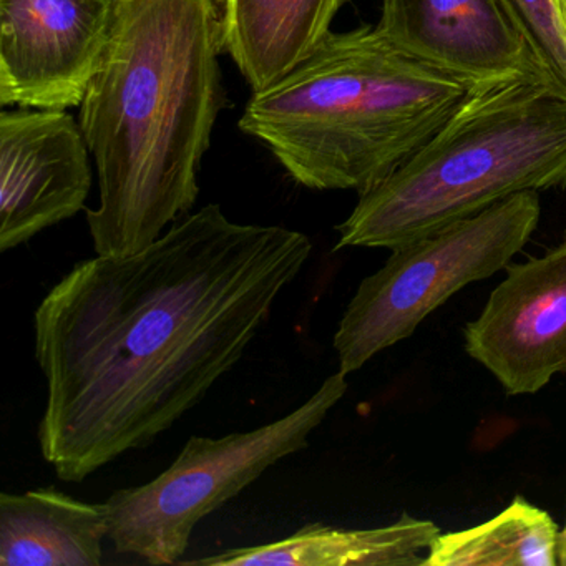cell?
<instances>
[{
	"label": "cell",
	"mask_w": 566,
	"mask_h": 566,
	"mask_svg": "<svg viewBox=\"0 0 566 566\" xmlns=\"http://www.w3.org/2000/svg\"><path fill=\"white\" fill-rule=\"evenodd\" d=\"M311 250L300 231L234 223L207 205L137 253L75 264L34 316L48 380L39 443L59 479L84 482L198 406Z\"/></svg>",
	"instance_id": "6da1fadb"
},
{
	"label": "cell",
	"mask_w": 566,
	"mask_h": 566,
	"mask_svg": "<svg viewBox=\"0 0 566 566\" xmlns=\"http://www.w3.org/2000/svg\"><path fill=\"white\" fill-rule=\"evenodd\" d=\"M217 0H117L114 31L81 104L101 203L98 256H128L190 213L227 105Z\"/></svg>",
	"instance_id": "7a4b0ae2"
},
{
	"label": "cell",
	"mask_w": 566,
	"mask_h": 566,
	"mask_svg": "<svg viewBox=\"0 0 566 566\" xmlns=\"http://www.w3.org/2000/svg\"><path fill=\"white\" fill-rule=\"evenodd\" d=\"M472 92L363 25L331 31L290 74L253 92L240 128L303 187L360 197L412 157Z\"/></svg>",
	"instance_id": "3957f363"
},
{
	"label": "cell",
	"mask_w": 566,
	"mask_h": 566,
	"mask_svg": "<svg viewBox=\"0 0 566 566\" xmlns=\"http://www.w3.org/2000/svg\"><path fill=\"white\" fill-rule=\"evenodd\" d=\"M566 188V95L539 81L473 91L336 228V250L394 248L523 193Z\"/></svg>",
	"instance_id": "277c9868"
},
{
	"label": "cell",
	"mask_w": 566,
	"mask_h": 566,
	"mask_svg": "<svg viewBox=\"0 0 566 566\" xmlns=\"http://www.w3.org/2000/svg\"><path fill=\"white\" fill-rule=\"evenodd\" d=\"M538 191L513 195L475 217L394 248L364 277L334 336L340 373L363 369L377 354L409 339L437 307L469 284L505 270L535 233Z\"/></svg>",
	"instance_id": "5b68a950"
},
{
	"label": "cell",
	"mask_w": 566,
	"mask_h": 566,
	"mask_svg": "<svg viewBox=\"0 0 566 566\" xmlns=\"http://www.w3.org/2000/svg\"><path fill=\"white\" fill-rule=\"evenodd\" d=\"M337 370L293 412L260 429L213 439L190 437L164 473L140 486L117 490L105 502L111 542L150 565H174L190 546L191 533L260 479L270 467L310 446V437L346 396Z\"/></svg>",
	"instance_id": "8992f818"
},
{
	"label": "cell",
	"mask_w": 566,
	"mask_h": 566,
	"mask_svg": "<svg viewBox=\"0 0 566 566\" xmlns=\"http://www.w3.org/2000/svg\"><path fill=\"white\" fill-rule=\"evenodd\" d=\"M117 0H0V105L81 107L114 31Z\"/></svg>",
	"instance_id": "52a82bcc"
},
{
	"label": "cell",
	"mask_w": 566,
	"mask_h": 566,
	"mask_svg": "<svg viewBox=\"0 0 566 566\" xmlns=\"http://www.w3.org/2000/svg\"><path fill=\"white\" fill-rule=\"evenodd\" d=\"M505 274L463 329L465 350L509 396L535 394L566 373V240Z\"/></svg>",
	"instance_id": "ba28073f"
},
{
	"label": "cell",
	"mask_w": 566,
	"mask_h": 566,
	"mask_svg": "<svg viewBox=\"0 0 566 566\" xmlns=\"http://www.w3.org/2000/svg\"><path fill=\"white\" fill-rule=\"evenodd\" d=\"M91 148L67 111L2 108L0 251L29 243L84 210L92 188Z\"/></svg>",
	"instance_id": "9c48e42d"
},
{
	"label": "cell",
	"mask_w": 566,
	"mask_h": 566,
	"mask_svg": "<svg viewBox=\"0 0 566 566\" xmlns=\"http://www.w3.org/2000/svg\"><path fill=\"white\" fill-rule=\"evenodd\" d=\"M376 29L397 51L472 91L553 85L502 0H382Z\"/></svg>",
	"instance_id": "30bf717a"
},
{
	"label": "cell",
	"mask_w": 566,
	"mask_h": 566,
	"mask_svg": "<svg viewBox=\"0 0 566 566\" xmlns=\"http://www.w3.org/2000/svg\"><path fill=\"white\" fill-rule=\"evenodd\" d=\"M349 0H217L224 54L253 92L306 61Z\"/></svg>",
	"instance_id": "8fae6325"
},
{
	"label": "cell",
	"mask_w": 566,
	"mask_h": 566,
	"mask_svg": "<svg viewBox=\"0 0 566 566\" xmlns=\"http://www.w3.org/2000/svg\"><path fill=\"white\" fill-rule=\"evenodd\" d=\"M107 506L54 486L0 495V566H98Z\"/></svg>",
	"instance_id": "7c38bea8"
},
{
	"label": "cell",
	"mask_w": 566,
	"mask_h": 566,
	"mask_svg": "<svg viewBox=\"0 0 566 566\" xmlns=\"http://www.w3.org/2000/svg\"><path fill=\"white\" fill-rule=\"evenodd\" d=\"M430 520L402 513L376 528L306 525L291 536L263 545L227 549L184 565L217 566H422L440 535Z\"/></svg>",
	"instance_id": "4fadbf2b"
},
{
	"label": "cell",
	"mask_w": 566,
	"mask_h": 566,
	"mask_svg": "<svg viewBox=\"0 0 566 566\" xmlns=\"http://www.w3.org/2000/svg\"><path fill=\"white\" fill-rule=\"evenodd\" d=\"M558 523L523 496L489 522L440 533L422 566H558Z\"/></svg>",
	"instance_id": "5bb4252c"
},
{
	"label": "cell",
	"mask_w": 566,
	"mask_h": 566,
	"mask_svg": "<svg viewBox=\"0 0 566 566\" xmlns=\"http://www.w3.org/2000/svg\"><path fill=\"white\" fill-rule=\"evenodd\" d=\"M552 84L566 95V41L555 0H502Z\"/></svg>",
	"instance_id": "9a60e30c"
},
{
	"label": "cell",
	"mask_w": 566,
	"mask_h": 566,
	"mask_svg": "<svg viewBox=\"0 0 566 566\" xmlns=\"http://www.w3.org/2000/svg\"><path fill=\"white\" fill-rule=\"evenodd\" d=\"M558 566H566V523L559 532Z\"/></svg>",
	"instance_id": "2e32d148"
},
{
	"label": "cell",
	"mask_w": 566,
	"mask_h": 566,
	"mask_svg": "<svg viewBox=\"0 0 566 566\" xmlns=\"http://www.w3.org/2000/svg\"><path fill=\"white\" fill-rule=\"evenodd\" d=\"M556 12H558L559 24L566 41V0H555Z\"/></svg>",
	"instance_id": "e0dca14e"
}]
</instances>
